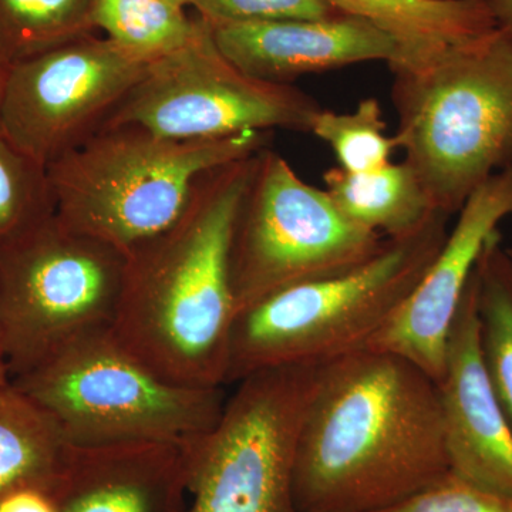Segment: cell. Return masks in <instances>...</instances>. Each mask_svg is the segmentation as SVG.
<instances>
[{
    "mask_svg": "<svg viewBox=\"0 0 512 512\" xmlns=\"http://www.w3.org/2000/svg\"><path fill=\"white\" fill-rule=\"evenodd\" d=\"M448 470L439 393L420 367L372 349L325 366L296 447V511H383Z\"/></svg>",
    "mask_w": 512,
    "mask_h": 512,
    "instance_id": "obj_1",
    "label": "cell"
},
{
    "mask_svg": "<svg viewBox=\"0 0 512 512\" xmlns=\"http://www.w3.org/2000/svg\"><path fill=\"white\" fill-rule=\"evenodd\" d=\"M256 154L202 174L183 217L127 255L110 333L170 382L227 387L229 342L238 313L232 238Z\"/></svg>",
    "mask_w": 512,
    "mask_h": 512,
    "instance_id": "obj_2",
    "label": "cell"
},
{
    "mask_svg": "<svg viewBox=\"0 0 512 512\" xmlns=\"http://www.w3.org/2000/svg\"><path fill=\"white\" fill-rule=\"evenodd\" d=\"M392 73L396 146L431 205L451 217L512 167V36L497 28Z\"/></svg>",
    "mask_w": 512,
    "mask_h": 512,
    "instance_id": "obj_3",
    "label": "cell"
},
{
    "mask_svg": "<svg viewBox=\"0 0 512 512\" xmlns=\"http://www.w3.org/2000/svg\"><path fill=\"white\" fill-rule=\"evenodd\" d=\"M448 215L345 274L291 286L238 313L225 386L264 370L322 366L369 348L440 251Z\"/></svg>",
    "mask_w": 512,
    "mask_h": 512,
    "instance_id": "obj_4",
    "label": "cell"
},
{
    "mask_svg": "<svg viewBox=\"0 0 512 512\" xmlns=\"http://www.w3.org/2000/svg\"><path fill=\"white\" fill-rule=\"evenodd\" d=\"M269 133L183 141L136 124L104 126L47 165L56 215L127 256L183 217L202 174L254 156Z\"/></svg>",
    "mask_w": 512,
    "mask_h": 512,
    "instance_id": "obj_5",
    "label": "cell"
},
{
    "mask_svg": "<svg viewBox=\"0 0 512 512\" xmlns=\"http://www.w3.org/2000/svg\"><path fill=\"white\" fill-rule=\"evenodd\" d=\"M59 424L73 446L187 443L214 429L225 387L170 382L107 332L77 340L12 379Z\"/></svg>",
    "mask_w": 512,
    "mask_h": 512,
    "instance_id": "obj_6",
    "label": "cell"
},
{
    "mask_svg": "<svg viewBox=\"0 0 512 512\" xmlns=\"http://www.w3.org/2000/svg\"><path fill=\"white\" fill-rule=\"evenodd\" d=\"M126 266L123 252L56 212L0 245V316L12 379L110 330Z\"/></svg>",
    "mask_w": 512,
    "mask_h": 512,
    "instance_id": "obj_7",
    "label": "cell"
},
{
    "mask_svg": "<svg viewBox=\"0 0 512 512\" xmlns=\"http://www.w3.org/2000/svg\"><path fill=\"white\" fill-rule=\"evenodd\" d=\"M325 366L278 367L235 383L214 429L185 443L187 512H298L296 447Z\"/></svg>",
    "mask_w": 512,
    "mask_h": 512,
    "instance_id": "obj_8",
    "label": "cell"
},
{
    "mask_svg": "<svg viewBox=\"0 0 512 512\" xmlns=\"http://www.w3.org/2000/svg\"><path fill=\"white\" fill-rule=\"evenodd\" d=\"M386 242L346 218L328 192L306 183L281 154L262 148L232 238L238 313L281 289L352 271Z\"/></svg>",
    "mask_w": 512,
    "mask_h": 512,
    "instance_id": "obj_9",
    "label": "cell"
},
{
    "mask_svg": "<svg viewBox=\"0 0 512 512\" xmlns=\"http://www.w3.org/2000/svg\"><path fill=\"white\" fill-rule=\"evenodd\" d=\"M319 101L293 84L245 73L221 52L198 16L191 39L151 63L104 126L136 124L170 140H214L242 131L311 133Z\"/></svg>",
    "mask_w": 512,
    "mask_h": 512,
    "instance_id": "obj_10",
    "label": "cell"
},
{
    "mask_svg": "<svg viewBox=\"0 0 512 512\" xmlns=\"http://www.w3.org/2000/svg\"><path fill=\"white\" fill-rule=\"evenodd\" d=\"M148 66L94 33L12 64L0 134L47 167L103 128Z\"/></svg>",
    "mask_w": 512,
    "mask_h": 512,
    "instance_id": "obj_11",
    "label": "cell"
},
{
    "mask_svg": "<svg viewBox=\"0 0 512 512\" xmlns=\"http://www.w3.org/2000/svg\"><path fill=\"white\" fill-rule=\"evenodd\" d=\"M457 222L419 284L369 348L393 353L436 382L468 282L488 242L512 218V167L494 174L457 212Z\"/></svg>",
    "mask_w": 512,
    "mask_h": 512,
    "instance_id": "obj_12",
    "label": "cell"
},
{
    "mask_svg": "<svg viewBox=\"0 0 512 512\" xmlns=\"http://www.w3.org/2000/svg\"><path fill=\"white\" fill-rule=\"evenodd\" d=\"M436 386L450 470L512 497V427L484 365L476 271L454 316Z\"/></svg>",
    "mask_w": 512,
    "mask_h": 512,
    "instance_id": "obj_13",
    "label": "cell"
},
{
    "mask_svg": "<svg viewBox=\"0 0 512 512\" xmlns=\"http://www.w3.org/2000/svg\"><path fill=\"white\" fill-rule=\"evenodd\" d=\"M221 52L245 73L266 82L291 84L303 74L352 64L402 59L399 43L379 26L356 16L268 20L212 26Z\"/></svg>",
    "mask_w": 512,
    "mask_h": 512,
    "instance_id": "obj_14",
    "label": "cell"
},
{
    "mask_svg": "<svg viewBox=\"0 0 512 512\" xmlns=\"http://www.w3.org/2000/svg\"><path fill=\"white\" fill-rule=\"evenodd\" d=\"M185 443L70 444L52 497L59 512H187Z\"/></svg>",
    "mask_w": 512,
    "mask_h": 512,
    "instance_id": "obj_15",
    "label": "cell"
},
{
    "mask_svg": "<svg viewBox=\"0 0 512 512\" xmlns=\"http://www.w3.org/2000/svg\"><path fill=\"white\" fill-rule=\"evenodd\" d=\"M394 37L402 59L390 70L429 63L451 47L497 29L488 0H325Z\"/></svg>",
    "mask_w": 512,
    "mask_h": 512,
    "instance_id": "obj_16",
    "label": "cell"
},
{
    "mask_svg": "<svg viewBox=\"0 0 512 512\" xmlns=\"http://www.w3.org/2000/svg\"><path fill=\"white\" fill-rule=\"evenodd\" d=\"M323 181L330 200L346 218L387 239L416 234L440 212L404 161L372 173L329 168Z\"/></svg>",
    "mask_w": 512,
    "mask_h": 512,
    "instance_id": "obj_17",
    "label": "cell"
},
{
    "mask_svg": "<svg viewBox=\"0 0 512 512\" xmlns=\"http://www.w3.org/2000/svg\"><path fill=\"white\" fill-rule=\"evenodd\" d=\"M70 443L46 410L12 382L0 387V498L22 488L52 494Z\"/></svg>",
    "mask_w": 512,
    "mask_h": 512,
    "instance_id": "obj_18",
    "label": "cell"
},
{
    "mask_svg": "<svg viewBox=\"0 0 512 512\" xmlns=\"http://www.w3.org/2000/svg\"><path fill=\"white\" fill-rule=\"evenodd\" d=\"M476 282L484 365L512 427V259L501 232L481 254Z\"/></svg>",
    "mask_w": 512,
    "mask_h": 512,
    "instance_id": "obj_19",
    "label": "cell"
},
{
    "mask_svg": "<svg viewBox=\"0 0 512 512\" xmlns=\"http://www.w3.org/2000/svg\"><path fill=\"white\" fill-rule=\"evenodd\" d=\"M94 29L141 62L151 64L184 46L197 18L170 0H93Z\"/></svg>",
    "mask_w": 512,
    "mask_h": 512,
    "instance_id": "obj_20",
    "label": "cell"
},
{
    "mask_svg": "<svg viewBox=\"0 0 512 512\" xmlns=\"http://www.w3.org/2000/svg\"><path fill=\"white\" fill-rule=\"evenodd\" d=\"M93 0H0V55L12 64L96 32Z\"/></svg>",
    "mask_w": 512,
    "mask_h": 512,
    "instance_id": "obj_21",
    "label": "cell"
},
{
    "mask_svg": "<svg viewBox=\"0 0 512 512\" xmlns=\"http://www.w3.org/2000/svg\"><path fill=\"white\" fill-rule=\"evenodd\" d=\"M313 136L328 144L348 173H372L392 163L396 140L386 134L379 100L363 99L356 109L336 113L323 109L313 123Z\"/></svg>",
    "mask_w": 512,
    "mask_h": 512,
    "instance_id": "obj_22",
    "label": "cell"
},
{
    "mask_svg": "<svg viewBox=\"0 0 512 512\" xmlns=\"http://www.w3.org/2000/svg\"><path fill=\"white\" fill-rule=\"evenodd\" d=\"M55 212L47 167L0 134V245Z\"/></svg>",
    "mask_w": 512,
    "mask_h": 512,
    "instance_id": "obj_23",
    "label": "cell"
},
{
    "mask_svg": "<svg viewBox=\"0 0 512 512\" xmlns=\"http://www.w3.org/2000/svg\"><path fill=\"white\" fill-rule=\"evenodd\" d=\"M379 512H512V497L448 470L419 493Z\"/></svg>",
    "mask_w": 512,
    "mask_h": 512,
    "instance_id": "obj_24",
    "label": "cell"
},
{
    "mask_svg": "<svg viewBox=\"0 0 512 512\" xmlns=\"http://www.w3.org/2000/svg\"><path fill=\"white\" fill-rule=\"evenodd\" d=\"M190 6L211 26L319 19L339 13L325 0H190Z\"/></svg>",
    "mask_w": 512,
    "mask_h": 512,
    "instance_id": "obj_25",
    "label": "cell"
},
{
    "mask_svg": "<svg viewBox=\"0 0 512 512\" xmlns=\"http://www.w3.org/2000/svg\"><path fill=\"white\" fill-rule=\"evenodd\" d=\"M0 512H59V508L47 491L22 488L0 498Z\"/></svg>",
    "mask_w": 512,
    "mask_h": 512,
    "instance_id": "obj_26",
    "label": "cell"
},
{
    "mask_svg": "<svg viewBox=\"0 0 512 512\" xmlns=\"http://www.w3.org/2000/svg\"><path fill=\"white\" fill-rule=\"evenodd\" d=\"M495 25L512 36V0H488Z\"/></svg>",
    "mask_w": 512,
    "mask_h": 512,
    "instance_id": "obj_27",
    "label": "cell"
},
{
    "mask_svg": "<svg viewBox=\"0 0 512 512\" xmlns=\"http://www.w3.org/2000/svg\"><path fill=\"white\" fill-rule=\"evenodd\" d=\"M12 382L8 365V356H6L5 332H3L2 316H0V387L6 386Z\"/></svg>",
    "mask_w": 512,
    "mask_h": 512,
    "instance_id": "obj_28",
    "label": "cell"
},
{
    "mask_svg": "<svg viewBox=\"0 0 512 512\" xmlns=\"http://www.w3.org/2000/svg\"><path fill=\"white\" fill-rule=\"evenodd\" d=\"M10 64L0 55V110H2L3 94H5L6 82H8Z\"/></svg>",
    "mask_w": 512,
    "mask_h": 512,
    "instance_id": "obj_29",
    "label": "cell"
},
{
    "mask_svg": "<svg viewBox=\"0 0 512 512\" xmlns=\"http://www.w3.org/2000/svg\"><path fill=\"white\" fill-rule=\"evenodd\" d=\"M170 2L175 3V5L183 6V8L187 9L190 6V0H170Z\"/></svg>",
    "mask_w": 512,
    "mask_h": 512,
    "instance_id": "obj_30",
    "label": "cell"
},
{
    "mask_svg": "<svg viewBox=\"0 0 512 512\" xmlns=\"http://www.w3.org/2000/svg\"><path fill=\"white\" fill-rule=\"evenodd\" d=\"M508 255H510V258L512 259V247H507Z\"/></svg>",
    "mask_w": 512,
    "mask_h": 512,
    "instance_id": "obj_31",
    "label": "cell"
}]
</instances>
